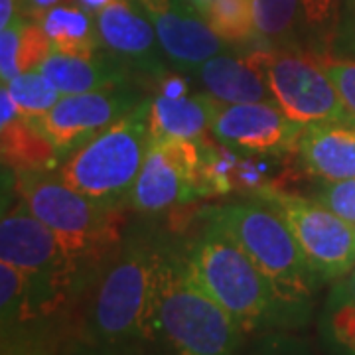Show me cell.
I'll return each instance as SVG.
<instances>
[{
    "instance_id": "6da1fadb",
    "label": "cell",
    "mask_w": 355,
    "mask_h": 355,
    "mask_svg": "<svg viewBox=\"0 0 355 355\" xmlns=\"http://www.w3.org/2000/svg\"><path fill=\"white\" fill-rule=\"evenodd\" d=\"M168 223L128 219L123 241L79 302L67 338L97 345L146 347L154 275Z\"/></svg>"
},
{
    "instance_id": "7a4b0ae2",
    "label": "cell",
    "mask_w": 355,
    "mask_h": 355,
    "mask_svg": "<svg viewBox=\"0 0 355 355\" xmlns=\"http://www.w3.org/2000/svg\"><path fill=\"white\" fill-rule=\"evenodd\" d=\"M245 331L196 279L168 227L154 275L146 349L153 355H239Z\"/></svg>"
},
{
    "instance_id": "3957f363",
    "label": "cell",
    "mask_w": 355,
    "mask_h": 355,
    "mask_svg": "<svg viewBox=\"0 0 355 355\" xmlns=\"http://www.w3.org/2000/svg\"><path fill=\"white\" fill-rule=\"evenodd\" d=\"M176 235L196 279L247 336L306 328L302 318L280 300L241 245L214 219L198 209Z\"/></svg>"
},
{
    "instance_id": "277c9868",
    "label": "cell",
    "mask_w": 355,
    "mask_h": 355,
    "mask_svg": "<svg viewBox=\"0 0 355 355\" xmlns=\"http://www.w3.org/2000/svg\"><path fill=\"white\" fill-rule=\"evenodd\" d=\"M12 190L60 239L81 302L123 241L128 211L89 200L50 172L14 174Z\"/></svg>"
},
{
    "instance_id": "5b68a950",
    "label": "cell",
    "mask_w": 355,
    "mask_h": 355,
    "mask_svg": "<svg viewBox=\"0 0 355 355\" xmlns=\"http://www.w3.org/2000/svg\"><path fill=\"white\" fill-rule=\"evenodd\" d=\"M200 211L219 223L241 245L280 300L308 326L314 316L316 294L324 284L306 261L296 237L279 211L257 198L205 205Z\"/></svg>"
},
{
    "instance_id": "8992f818",
    "label": "cell",
    "mask_w": 355,
    "mask_h": 355,
    "mask_svg": "<svg viewBox=\"0 0 355 355\" xmlns=\"http://www.w3.org/2000/svg\"><path fill=\"white\" fill-rule=\"evenodd\" d=\"M148 109L150 97L69 154L58 176L93 202L130 209V193L150 144Z\"/></svg>"
},
{
    "instance_id": "52a82bcc",
    "label": "cell",
    "mask_w": 355,
    "mask_h": 355,
    "mask_svg": "<svg viewBox=\"0 0 355 355\" xmlns=\"http://www.w3.org/2000/svg\"><path fill=\"white\" fill-rule=\"evenodd\" d=\"M257 200L279 211L322 284L336 282L355 266V223L314 198L270 186Z\"/></svg>"
},
{
    "instance_id": "ba28073f",
    "label": "cell",
    "mask_w": 355,
    "mask_h": 355,
    "mask_svg": "<svg viewBox=\"0 0 355 355\" xmlns=\"http://www.w3.org/2000/svg\"><path fill=\"white\" fill-rule=\"evenodd\" d=\"M322 55L296 48H261V65L272 101L302 127L349 119L338 89L324 69Z\"/></svg>"
},
{
    "instance_id": "9c48e42d",
    "label": "cell",
    "mask_w": 355,
    "mask_h": 355,
    "mask_svg": "<svg viewBox=\"0 0 355 355\" xmlns=\"http://www.w3.org/2000/svg\"><path fill=\"white\" fill-rule=\"evenodd\" d=\"M202 144L198 140H150L128 207L137 216L164 217L200 198Z\"/></svg>"
},
{
    "instance_id": "30bf717a",
    "label": "cell",
    "mask_w": 355,
    "mask_h": 355,
    "mask_svg": "<svg viewBox=\"0 0 355 355\" xmlns=\"http://www.w3.org/2000/svg\"><path fill=\"white\" fill-rule=\"evenodd\" d=\"M144 99L146 95L137 81L89 93L62 95L48 113L34 121V125L50 139L64 162L73 150L111 127Z\"/></svg>"
},
{
    "instance_id": "8fae6325",
    "label": "cell",
    "mask_w": 355,
    "mask_h": 355,
    "mask_svg": "<svg viewBox=\"0 0 355 355\" xmlns=\"http://www.w3.org/2000/svg\"><path fill=\"white\" fill-rule=\"evenodd\" d=\"M95 22L101 50L125 65L140 87H153L172 69L153 22L137 0H111L95 14Z\"/></svg>"
},
{
    "instance_id": "7c38bea8",
    "label": "cell",
    "mask_w": 355,
    "mask_h": 355,
    "mask_svg": "<svg viewBox=\"0 0 355 355\" xmlns=\"http://www.w3.org/2000/svg\"><path fill=\"white\" fill-rule=\"evenodd\" d=\"M302 128L275 101H219L211 121V135L219 142L265 158H282L294 153Z\"/></svg>"
},
{
    "instance_id": "4fadbf2b",
    "label": "cell",
    "mask_w": 355,
    "mask_h": 355,
    "mask_svg": "<svg viewBox=\"0 0 355 355\" xmlns=\"http://www.w3.org/2000/svg\"><path fill=\"white\" fill-rule=\"evenodd\" d=\"M153 22L156 36L172 69L193 73L203 62L217 53H225L227 46L209 28L203 14L191 0H137Z\"/></svg>"
},
{
    "instance_id": "5bb4252c",
    "label": "cell",
    "mask_w": 355,
    "mask_h": 355,
    "mask_svg": "<svg viewBox=\"0 0 355 355\" xmlns=\"http://www.w3.org/2000/svg\"><path fill=\"white\" fill-rule=\"evenodd\" d=\"M294 154L306 174L316 180H354L355 121L343 119L306 125Z\"/></svg>"
},
{
    "instance_id": "9a60e30c",
    "label": "cell",
    "mask_w": 355,
    "mask_h": 355,
    "mask_svg": "<svg viewBox=\"0 0 355 355\" xmlns=\"http://www.w3.org/2000/svg\"><path fill=\"white\" fill-rule=\"evenodd\" d=\"M193 76L200 87L223 103L272 101L261 65V48L247 53H217L203 62Z\"/></svg>"
},
{
    "instance_id": "2e32d148",
    "label": "cell",
    "mask_w": 355,
    "mask_h": 355,
    "mask_svg": "<svg viewBox=\"0 0 355 355\" xmlns=\"http://www.w3.org/2000/svg\"><path fill=\"white\" fill-rule=\"evenodd\" d=\"M0 140L2 168H8L14 174L50 172L62 164L55 146L32 121L20 113L4 83L0 91Z\"/></svg>"
},
{
    "instance_id": "e0dca14e",
    "label": "cell",
    "mask_w": 355,
    "mask_h": 355,
    "mask_svg": "<svg viewBox=\"0 0 355 355\" xmlns=\"http://www.w3.org/2000/svg\"><path fill=\"white\" fill-rule=\"evenodd\" d=\"M40 71L62 95L89 93L135 81L127 67L105 50L93 55H67L51 50L40 65Z\"/></svg>"
},
{
    "instance_id": "ac0fdd59",
    "label": "cell",
    "mask_w": 355,
    "mask_h": 355,
    "mask_svg": "<svg viewBox=\"0 0 355 355\" xmlns=\"http://www.w3.org/2000/svg\"><path fill=\"white\" fill-rule=\"evenodd\" d=\"M217 103L219 99L203 89L178 99L154 95L148 109L150 140H202L209 137Z\"/></svg>"
},
{
    "instance_id": "d6986e66",
    "label": "cell",
    "mask_w": 355,
    "mask_h": 355,
    "mask_svg": "<svg viewBox=\"0 0 355 355\" xmlns=\"http://www.w3.org/2000/svg\"><path fill=\"white\" fill-rule=\"evenodd\" d=\"M253 10L259 48L312 50L304 0H253Z\"/></svg>"
},
{
    "instance_id": "ffe728a7",
    "label": "cell",
    "mask_w": 355,
    "mask_h": 355,
    "mask_svg": "<svg viewBox=\"0 0 355 355\" xmlns=\"http://www.w3.org/2000/svg\"><path fill=\"white\" fill-rule=\"evenodd\" d=\"M36 22L51 42V50L67 55H93L101 50L95 16L79 4H55Z\"/></svg>"
},
{
    "instance_id": "44dd1931",
    "label": "cell",
    "mask_w": 355,
    "mask_h": 355,
    "mask_svg": "<svg viewBox=\"0 0 355 355\" xmlns=\"http://www.w3.org/2000/svg\"><path fill=\"white\" fill-rule=\"evenodd\" d=\"M51 53V42L40 22L20 14L0 34V76L2 83L24 71L40 69Z\"/></svg>"
},
{
    "instance_id": "7402d4cb",
    "label": "cell",
    "mask_w": 355,
    "mask_h": 355,
    "mask_svg": "<svg viewBox=\"0 0 355 355\" xmlns=\"http://www.w3.org/2000/svg\"><path fill=\"white\" fill-rule=\"evenodd\" d=\"M203 18L231 48H259L253 0H211L203 10Z\"/></svg>"
},
{
    "instance_id": "603a6c76",
    "label": "cell",
    "mask_w": 355,
    "mask_h": 355,
    "mask_svg": "<svg viewBox=\"0 0 355 355\" xmlns=\"http://www.w3.org/2000/svg\"><path fill=\"white\" fill-rule=\"evenodd\" d=\"M318 338L328 355H355V304L326 296L318 318Z\"/></svg>"
},
{
    "instance_id": "cb8c5ba5",
    "label": "cell",
    "mask_w": 355,
    "mask_h": 355,
    "mask_svg": "<svg viewBox=\"0 0 355 355\" xmlns=\"http://www.w3.org/2000/svg\"><path fill=\"white\" fill-rule=\"evenodd\" d=\"M4 85L10 91L20 113L32 123L42 119L55 103L62 99V93L40 69L18 73Z\"/></svg>"
},
{
    "instance_id": "d4e9b609",
    "label": "cell",
    "mask_w": 355,
    "mask_h": 355,
    "mask_svg": "<svg viewBox=\"0 0 355 355\" xmlns=\"http://www.w3.org/2000/svg\"><path fill=\"white\" fill-rule=\"evenodd\" d=\"M342 0H304L306 24L310 32L312 50L318 53H326L331 28L340 12Z\"/></svg>"
},
{
    "instance_id": "484cf974",
    "label": "cell",
    "mask_w": 355,
    "mask_h": 355,
    "mask_svg": "<svg viewBox=\"0 0 355 355\" xmlns=\"http://www.w3.org/2000/svg\"><path fill=\"white\" fill-rule=\"evenodd\" d=\"M239 355H316L312 343L292 331L259 334Z\"/></svg>"
},
{
    "instance_id": "4316f807",
    "label": "cell",
    "mask_w": 355,
    "mask_h": 355,
    "mask_svg": "<svg viewBox=\"0 0 355 355\" xmlns=\"http://www.w3.org/2000/svg\"><path fill=\"white\" fill-rule=\"evenodd\" d=\"M310 198L324 203L334 214L355 223V178L354 180H340V182H326L318 180L312 188Z\"/></svg>"
},
{
    "instance_id": "83f0119b",
    "label": "cell",
    "mask_w": 355,
    "mask_h": 355,
    "mask_svg": "<svg viewBox=\"0 0 355 355\" xmlns=\"http://www.w3.org/2000/svg\"><path fill=\"white\" fill-rule=\"evenodd\" d=\"M326 55L355 60V0H342L340 12L328 40Z\"/></svg>"
},
{
    "instance_id": "f1b7e54d",
    "label": "cell",
    "mask_w": 355,
    "mask_h": 355,
    "mask_svg": "<svg viewBox=\"0 0 355 355\" xmlns=\"http://www.w3.org/2000/svg\"><path fill=\"white\" fill-rule=\"evenodd\" d=\"M324 69L334 81L342 97L343 107L349 114V119L355 121V60H343V58H334V55H322Z\"/></svg>"
},
{
    "instance_id": "f546056e",
    "label": "cell",
    "mask_w": 355,
    "mask_h": 355,
    "mask_svg": "<svg viewBox=\"0 0 355 355\" xmlns=\"http://www.w3.org/2000/svg\"><path fill=\"white\" fill-rule=\"evenodd\" d=\"M55 355H153L146 347H121V345H97L65 338Z\"/></svg>"
},
{
    "instance_id": "4dcf8cb0",
    "label": "cell",
    "mask_w": 355,
    "mask_h": 355,
    "mask_svg": "<svg viewBox=\"0 0 355 355\" xmlns=\"http://www.w3.org/2000/svg\"><path fill=\"white\" fill-rule=\"evenodd\" d=\"M153 89L156 91V95H164V97L178 99V97L190 95V81L182 76V71L170 69L166 76H162L154 83Z\"/></svg>"
},
{
    "instance_id": "1f68e13d",
    "label": "cell",
    "mask_w": 355,
    "mask_h": 355,
    "mask_svg": "<svg viewBox=\"0 0 355 355\" xmlns=\"http://www.w3.org/2000/svg\"><path fill=\"white\" fill-rule=\"evenodd\" d=\"M328 296L343 300V302H349V304H355V266L345 277L336 280V282H331V288L328 292Z\"/></svg>"
},
{
    "instance_id": "d6a6232c",
    "label": "cell",
    "mask_w": 355,
    "mask_h": 355,
    "mask_svg": "<svg viewBox=\"0 0 355 355\" xmlns=\"http://www.w3.org/2000/svg\"><path fill=\"white\" fill-rule=\"evenodd\" d=\"M22 14V0H0V30L8 28Z\"/></svg>"
},
{
    "instance_id": "836d02e7",
    "label": "cell",
    "mask_w": 355,
    "mask_h": 355,
    "mask_svg": "<svg viewBox=\"0 0 355 355\" xmlns=\"http://www.w3.org/2000/svg\"><path fill=\"white\" fill-rule=\"evenodd\" d=\"M111 0H76V4H79L81 8H85L87 12L97 14L101 8H105Z\"/></svg>"
},
{
    "instance_id": "e575fe53",
    "label": "cell",
    "mask_w": 355,
    "mask_h": 355,
    "mask_svg": "<svg viewBox=\"0 0 355 355\" xmlns=\"http://www.w3.org/2000/svg\"><path fill=\"white\" fill-rule=\"evenodd\" d=\"M209 2H211V0H191V4H193V6H196V8H198L202 14L203 10L207 8V4H209Z\"/></svg>"
}]
</instances>
